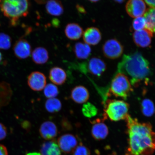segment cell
I'll return each instance as SVG.
<instances>
[{
    "label": "cell",
    "instance_id": "6da1fadb",
    "mask_svg": "<svg viewBox=\"0 0 155 155\" xmlns=\"http://www.w3.org/2000/svg\"><path fill=\"white\" fill-rule=\"evenodd\" d=\"M125 120L132 154L140 155L147 150L155 149V133L150 123H140L129 114Z\"/></svg>",
    "mask_w": 155,
    "mask_h": 155
},
{
    "label": "cell",
    "instance_id": "7a4b0ae2",
    "mask_svg": "<svg viewBox=\"0 0 155 155\" xmlns=\"http://www.w3.org/2000/svg\"><path fill=\"white\" fill-rule=\"evenodd\" d=\"M117 72L124 74L134 87L147 80L151 73L150 64L146 58L138 51L124 55L118 64Z\"/></svg>",
    "mask_w": 155,
    "mask_h": 155
},
{
    "label": "cell",
    "instance_id": "3957f363",
    "mask_svg": "<svg viewBox=\"0 0 155 155\" xmlns=\"http://www.w3.org/2000/svg\"><path fill=\"white\" fill-rule=\"evenodd\" d=\"M30 7V0H0V10L13 26L28 15Z\"/></svg>",
    "mask_w": 155,
    "mask_h": 155
},
{
    "label": "cell",
    "instance_id": "277c9868",
    "mask_svg": "<svg viewBox=\"0 0 155 155\" xmlns=\"http://www.w3.org/2000/svg\"><path fill=\"white\" fill-rule=\"evenodd\" d=\"M133 91L132 86L128 77L124 74L117 73L112 79L106 95L126 100Z\"/></svg>",
    "mask_w": 155,
    "mask_h": 155
},
{
    "label": "cell",
    "instance_id": "5b68a950",
    "mask_svg": "<svg viewBox=\"0 0 155 155\" xmlns=\"http://www.w3.org/2000/svg\"><path fill=\"white\" fill-rule=\"evenodd\" d=\"M129 105L124 101L108 100L104 104V119L118 121L125 120L128 115Z\"/></svg>",
    "mask_w": 155,
    "mask_h": 155
},
{
    "label": "cell",
    "instance_id": "8992f818",
    "mask_svg": "<svg viewBox=\"0 0 155 155\" xmlns=\"http://www.w3.org/2000/svg\"><path fill=\"white\" fill-rule=\"evenodd\" d=\"M102 50L106 58L115 59L120 57L123 54L124 47L119 41L113 38L107 41L103 46Z\"/></svg>",
    "mask_w": 155,
    "mask_h": 155
},
{
    "label": "cell",
    "instance_id": "52a82bcc",
    "mask_svg": "<svg viewBox=\"0 0 155 155\" xmlns=\"http://www.w3.org/2000/svg\"><path fill=\"white\" fill-rule=\"evenodd\" d=\"M125 8L128 15L134 18L143 16L147 11L146 5L143 0H129Z\"/></svg>",
    "mask_w": 155,
    "mask_h": 155
},
{
    "label": "cell",
    "instance_id": "ba28073f",
    "mask_svg": "<svg viewBox=\"0 0 155 155\" xmlns=\"http://www.w3.org/2000/svg\"><path fill=\"white\" fill-rule=\"evenodd\" d=\"M29 87L35 91L44 90L46 84V78L43 73L34 71L30 74L28 79Z\"/></svg>",
    "mask_w": 155,
    "mask_h": 155
},
{
    "label": "cell",
    "instance_id": "9c48e42d",
    "mask_svg": "<svg viewBox=\"0 0 155 155\" xmlns=\"http://www.w3.org/2000/svg\"><path fill=\"white\" fill-rule=\"evenodd\" d=\"M13 50L15 55L21 59H26L32 53L30 44L24 38L19 39L15 42Z\"/></svg>",
    "mask_w": 155,
    "mask_h": 155
},
{
    "label": "cell",
    "instance_id": "30bf717a",
    "mask_svg": "<svg viewBox=\"0 0 155 155\" xmlns=\"http://www.w3.org/2000/svg\"><path fill=\"white\" fill-rule=\"evenodd\" d=\"M153 33L146 28L135 31L133 34V40L139 47L145 48L148 47L152 42Z\"/></svg>",
    "mask_w": 155,
    "mask_h": 155
},
{
    "label": "cell",
    "instance_id": "8fae6325",
    "mask_svg": "<svg viewBox=\"0 0 155 155\" xmlns=\"http://www.w3.org/2000/svg\"><path fill=\"white\" fill-rule=\"evenodd\" d=\"M58 145L64 152L69 153L76 148L78 144L77 139L72 134H67L60 137L58 140Z\"/></svg>",
    "mask_w": 155,
    "mask_h": 155
},
{
    "label": "cell",
    "instance_id": "7c38bea8",
    "mask_svg": "<svg viewBox=\"0 0 155 155\" xmlns=\"http://www.w3.org/2000/svg\"><path fill=\"white\" fill-rule=\"evenodd\" d=\"M86 63L87 70L96 77L101 76L106 70L105 63L99 58H92Z\"/></svg>",
    "mask_w": 155,
    "mask_h": 155
},
{
    "label": "cell",
    "instance_id": "4fadbf2b",
    "mask_svg": "<svg viewBox=\"0 0 155 155\" xmlns=\"http://www.w3.org/2000/svg\"><path fill=\"white\" fill-rule=\"evenodd\" d=\"M83 38L84 43L89 45L94 46L101 41L102 34L98 28L96 27H90L83 32Z\"/></svg>",
    "mask_w": 155,
    "mask_h": 155
},
{
    "label": "cell",
    "instance_id": "5bb4252c",
    "mask_svg": "<svg viewBox=\"0 0 155 155\" xmlns=\"http://www.w3.org/2000/svg\"><path fill=\"white\" fill-rule=\"evenodd\" d=\"M93 126L91 130L92 137L96 140L105 138L108 134L107 126L104 123L103 120L96 119L92 121Z\"/></svg>",
    "mask_w": 155,
    "mask_h": 155
},
{
    "label": "cell",
    "instance_id": "9a60e30c",
    "mask_svg": "<svg viewBox=\"0 0 155 155\" xmlns=\"http://www.w3.org/2000/svg\"><path fill=\"white\" fill-rule=\"evenodd\" d=\"M71 98L77 104H85L90 98V94L86 87L82 86H78L71 90Z\"/></svg>",
    "mask_w": 155,
    "mask_h": 155
},
{
    "label": "cell",
    "instance_id": "2e32d148",
    "mask_svg": "<svg viewBox=\"0 0 155 155\" xmlns=\"http://www.w3.org/2000/svg\"><path fill=\"white\" fill-rule=\"evenodd\" d=\"M39 132L42 138L46 140H51L57 137V127L53 122L46 121L41 125Z\"/></svg>",
    "mask_w": 155,
    "mask_h": 155
},
{
    "label": "cell",
    "instance_id": "e0dca14e",
    "mask_svg": "<svg viewBox=\"0 0 155 155\" xmlns=\"http://www.w3.org/2000/svg\"><path fill=\"white\" fill-rule=\"evenodd\" d=\"M67 78L65 71L61 67H54L50 70L49 78L50 81L54 84H63L66 81Z\"/></svg>",
    "mask_w": 155,
    "mask_h": 155
},
{
    "label": "cell",
    "instance_id": "ac0fdd59",
    "mask_svg": "<svg viewBox=\"0 0 155 155\" xmlns=\"http://www.w3.org/2000/svg\"><path fill=\"white\" fill-rule=\"evenodd\" d=\"M64 32L66 36L69 40H77L82 37L84 31L82 27L79 24L71 23L65 26Z\"/></svg>",
    "mask_w": 155,
    "mask_h": 155
},
{
    "label": "cell",
    "instance_id": "d6986e66",
    "mask_svg": "<svg viewBox=\"0 0 155 155\" xmlns=\"http://www.w3.org/2000/svg\"><path fill=\"white\" fill-rule=\"evenodd\" d=\"M33 61L38 65L44 64L49 59V54L46 48L42 47L36 48L32 52Z\"/></svg>",
    "mask_w": 155,
    "mask_h": 155
},
{
    "label": "cell",
    "instance_id": "ffe728a7",
    "mask_svg": "<svg viewBox=\"0 0 155 155\" xmlns=\"http://www.w3.org/2000/svg\"><path fill=\"white\" fill-rule=\"evenodd\" d=\"M73 51L78 59L84 60L90 57L91 49L90 45L84 42H78L74 46Z\"/></svg>",
    "mask_w": 155,
    "mask_h": 155
},
{
    "label": "cell",
    "instance_id": "44dd1931",
    "mask_svg": "<svg viewBox=\"0 0 155 155\" xmlns=\"http://www.w3.org/2000/svg\"><path fill=\"white\" fill-rule=\"evenodd\" d=\"M46 12L54 16H59L64 12L63 6L59 0H50L46 5Z\"/></svg>",
    "mask_w": 155,
    "mask_h": 155
},
{
    "label": "cell",
    "instance_id": "7402d4cb",
    "mask_svg": "<svg viewBox=\"0 0 155 155\" xmlns=\"http://www.w3.org/2000/svg\"><path fill=\"white\" fill-rule=\"evenodd\" d=\"M41 155H61L58 145L53 141H47L42 145L40 150Z\"/></svg>",
    "mask_w": 155,
    "mask_h": 155
},
{
    "label": "cell",
    "instance_id": "603a6c76",
    "mask_svg": "<svg viewBox=\"0 0 155 155\" xmlns=\"http://www.w3.org/2000/svg\"><path fill=\"white\" fill-rule=\"evenodd\" d=\"M144 15L146 21L145 28L155 33V8L147 9Z\"/></svg>",
    "mask_w": 155,
    "mask_h": 155
},
{
    "label": "cell",
    "instance_id": "cb8c5ba5",
    "mask_svg": "<svg viewBox=\"0 0 155 155\" xmlns=\"http://www.w3.org/2000/svg\"><path fill=\"white\" fill-rule=\"evenodd\" d=\"M141 111L143 115L147 117L153 115L155 107L153 102L149 99H145L141 104Z\"/></svg>",
    "mask_w": 155,
    "mask_h": 155
},
{
    "label": "cell",
    "instance_id": "d4e9b609",
    "mask_svg": "<svg viewBox=\"0 0 155 155\" xmlns=\"http://www.w3.org/2000/svg\"><path fill=\"white\" fill-rule=\"evenodd\" d=\"M45 107L46 110L50 113H56L61 110V103L57 98H49L45 102Z\"/></svg>",
    "mask_w": 155,
    "mask_h": 155
},
{
    "label": "cell",
    "instance_id": "484cf974",
    "mask_svg": "<svg viewBox=\"0 0 155 155\" xmlns=\"http://www.w3.org/2000/svg\"><path fill=\"white\" fill-rule=\"evenodd\" d=\"M82 111L83 115L88 118L94 117L98 112V110L96 107L90 102H87L83 104Z\"/></svg>",
    "mask_w": 155,
    "mask_h": 155
},
{
    "label": "cell",
    "instance_id": "4316f807",
    "mask_svg": "<svg viewBox=\"0 0 155 155\" xmlns=\"http://www.w3.org/2000/svg\"><path fill=\"white\" fill-rule=\"evenodd\" d=\"M44 94L46 97L49 98H54L59 94V90L55 85L49 83L45 87Z\"/></svg>",
    "mask_w": 155,
    "mask_h": 155
},
{
    "label": "cell",
    "instance_id": "83f0119b",
    "mask_svg": "<svg viewBox=\"0 0 155 155\" xmlns=\"http://www.w3.org/2000/svg\"><path fill=\"white\" fill-rule=\"evenodd\" d=\"M12 39L9 35L0 32V49L7 50L11 48Z\"/></svg>",
    "mask_w": 155,
    "mask_h": 155
},
{
    "label": "cell",
    "instance_id": "f1b7e54d",
    "mask_svg": "<svg viewBox=\"0 0 155 155\" xmlns=\"http://www.w3.org/2000/svg\"><path fill=\"white\" fill-rule=\"evenodd\" d=\"M146 21L144 17L141 16L135 18L132 22L134 30L138 31L145 28Z\"/></svg>",
    "mask_w": 155,
    "mask_h": 155
},
{
    "label": "cell",
    "instance_id": "f546056e",
    "mask_svg": "<svg viewBox=\"0 0 155 155\" xmlns=\"http://www.w3.org/2000/svg\"><path fill=\"white\" fill-rule=\"evenodd\" d=\"M73 152L74 155H90V151L88 148L82 145L77 146Z\"/></svg>",
    "mask_w": 155,
    "mask_h": 155
},
{
    "label": "cell",
    "instance_id": "4dcf8cb0",
    "mask_svg": "<svg viewBox=\"0 0 155 155\" xmlns=\"http://www.w3.org/2000/svg\"><path fill=\"white\" fill-rule=\"evenodd\" d=\"M7 129L5 126L0 123V141L3 140L6 137Z\"/></svg>",
    "mask_w": 155,
    "mask_h": 155
},
{
    "label": "cell",
    "instance_id": "1f68e13d",
    "mask_svg": "<svg viewBox=\"0 0 155 155\" xmlns=\"http://www.w3.org/2000/svg\"><path fill=\"white\" fill-rule=\"evenodd\" d=\"M0 155H8L7 149L4 145L0 144Z\"/></svg>",
    "mask_w": 155,
    "mask_h": 155
},
{
    "label": "cell",
    "instance_id": "d6a6232c",
    "mask_svg": "<svg viewBox=\"0 0 155 155\" xmlns=\"http://www.w3.org/2000/svg\"><path fill=\"white\" fill-rule=\"evenodd\" d=\"M144 1L150 8H155V0H144Z\"/></svg>",
    "mask_w": 155,
    "mask_h": 155
},
{
    "label": "cell",
    "instance_id": "836d02e7",
    "mask_svg": "<svg viewBox=\"0 0 155 155\" xmlns=\"http://www.w3.org/2000/svg\"><path fill=\"white\" fill-rule=\"evenodd\" d=\"M34 1L38 4L42 5L47 3L48 1H50V0H34Z\"/></svg>",
    "mask_w": 155,
    "mask_h": 155
},
{
    "label": "cell",
    "instance_id": "e575fe53",
    "mask_svg": "<svg viewBox=\"0 0 155 155\" xmlns=\"http://www.w3.org/2000/svg\"><path fill=\"white\" fill-rule=\"evenodd\" d=\"M77 9L78 10L79 12H80L81 13H86V11H85V9L83 8V7L81 6L80 5H78L77 6Z\"/></svg>",
    "mask_w": 155,
    "mask_h": 155
},
{
    "label": "cell",
    "instance_id": "d590c367",
    "mask_svg": "<svg viewBox=\"0 0 155 155\" xmlns=\"http://www.w3.org/2000/svg\"><path fill=\"white\" fill-rule=\"evenodd\" d=\"M114 1H115L116 3H121L124 2L125 0H114Z\"/></svg>",
    "mask_w": 155,
    "mask_h": 155
},
{
    "label": "cell",
    "instance_id": "8d00e7d4",
    "mask_svg": "<svg viewBox=\"0 0 155 155\" xmlns=\"http://www.w3.org/2000/svg\"><path fill=\"white\" fill-rule=\"evenodd\" d=\"M27 155H41V154L40 153H28Z\"/></svg>",
    "mask_w": 155,
    "mask_h": 155
},
{
    "label": "cell",
    "instance_id": "74e56055",
    "mask_svg": "<svg viewBox=\"0 0 155 155\" xmlns=\"http://www.w3.org/2000/svg\"><path fill=\"white\" fill-rule=\"evenodd\" d=\"M3 60V56L2 55V54L1 52H0V63H1L2 61Z\"/></svg>",
    "mask_w": 155,
    "mask_h": 155
},
{
    "label": "cell",
    "instance_id": "f35d334b",
    "mask_svg": "<svg viewBox=\"0 0 155 155\" xmlns=\"http://www.w3.org/2000/svg\"><path fill=\"white\" fill-rule=\"evenodd\" d=\"M88 1H89L91 2L96 3V2H98L99 1H100V0H88Z\"/></svg>",
    "mask_w": 155,
    "mask_h": 155
},
{
    "label": "cell",
    "instance_id": "ab89813d",
    "mask_svg": "<svg viewBox=\"0 0 155 155\" xmlns=\"http://www.w3.org/2000/svg\"></svg>",
    "mask_w": 155,
    "mask_h": 155
}]
</instances>
